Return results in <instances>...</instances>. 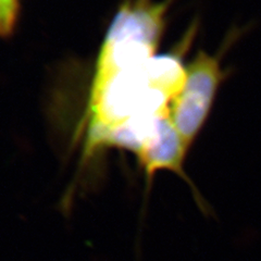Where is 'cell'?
<instances>
[{
	"label": "cell",
	"mask_w": 261,
	"mask_h": 261,
	"mask_svg": "<svg viewBox=\"0 0 261 261\" xmlns=\"http://www.w3.org/2000/svg\"><path fill=\"white\" fill-rule=\"evenodd\" d=\"M195 35L196 25H191L173 50L153 56L91 88L84 122V162L100 150L105 138L114 129L170 116L171 103L186 77L183 56Z\"/></svg>",
	"instance_id": "6da1fadb"
},
{
	"label": "cell",
	"mask_w": 261,
	"mask_h": 261,
	"mask_svg": "<svg viewBox=\"0 0 261 261\" xmlns=\"http://www.w3.org/2000/svg\"><path fill=\"white\" fill-rule=\"evenodd\" d=\"M21 0H0V37H9L15 29Z\"/></svg>",
	"instance_id": "277c9868"
},
{
	"label": "cell",
	"mask_w": 261,
	"mask_h": 261,
	"mask_svg": "<svg viewBox=\"0 0 261 261\" xmlns=\"http://www.w3.org/2000/svg\"><path fill=\"white\" fill-rule=\"evenodd\" d=\"M238 36L236 32L228 35L214 55L201 49L186 65L184 85L171 103L170 118L189 150L206 124L220 86L230 74L222 67V57Z\"/></svg>",
	"instance_id": "3957f363"
},
{
	"label": "cell",
	"mask_w": 261,
	"mask_h": 261,
	"mask_svg": "<svg viewBox=\"0 0 261 261\" xmlns=\"http://www.w3.org/2000/svg\"><path fill=\"white\" fill-rule=\"evenodd\" d=\"M174 0H126L113 16L98 54L91 88L156 56Z\"/></svg>",
	"instance_id": "7a4b0ae2"
}]
</instances>
